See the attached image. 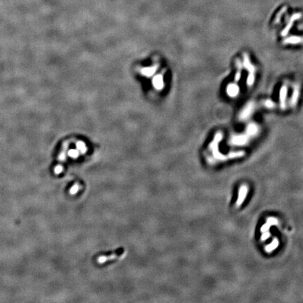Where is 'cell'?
Wrapping results in <instances>:
<instances>
[{
    "label": "cell",
    "mask_w": 303,
    "mask_h": 303,
    "mask_svg": "<svg viewBox=\"0 0 303 303\" xmlns=\"http://www.w3.org/2000/svg\"><path fill=\"white\" fill-rule=\"evenodd\" d=\"M301 16H302V14H301L300 13H295L291 17H290V21L289 22H288V25H286V27H285V29L283 30L282 32H281V35L282 36H286V35H288V32L290 31V28L292 27L293 25V23L295 21H296V20H298L300 19L301 18Z\"/></svg>",
    "instance_id": "6da1fadb"
},
{
    "label": "cell",
    "mask_w": 303,
    "mask_h": 303,
    "mask_svg": "<svg viewBox=\"0 0 303 303\" xmlns=\"http://www.w3.org/2000/svg\"><path fill=\"white\" fill-rule=\"evenodd\" d=\"M253 110H254V104L251 103V102H250V103H248L247 105L246 106V108L244 109L243 111H242L241 114H240V119L242 120L248 119V117L252 114L253 112Z\"/></svg>",
    "instance_id": "7a4b0ae2"
},
{
    "label": "cell",
    "mask_w": 303,
    "mask_h": 303,
    "mask_svg": "<svg viewBox=\"0 0 303 303\" xmlns=\"http://www.w3.org/2000/svg\"><path fill=\"white\" fill-rule=\"evenodd\" d=\"M227 94L229 96L235 97L237 96V94L239 92V88L237 84H231L227 86Z\"/></svg>",
    "instance_id": "3957f363"
},
{
    "label": "cell",
    "mask_w": 303,
    "mask_h": 303,
    "mask_svg": "<svg viewBox=\"0 0 303 303\" xmlns=\"http://www.w3.org/2000/svg\"><path fill=\"white\" fill-rule=\"evenodd\" d=\"M244 66L250 72V74L255 73V68L250 64L249 58H248V56L246 55V54H244Z\"/></svg>",
    "instance_id": "277c9868"
},
{
    "label": "cell",
    "mask_w": 303,
    "mask_h": 303,
    "mask_svg": "<svg viewBox=\"0 0 303 303\" xmlns=\"http://www.w3.org/2000/svg\"><path fill=\"white\" fill-rule=\"evenodd\" d=\"M286 94H287V87L286 86H283L280 91V100L281 102V107L282 109L285 108V100H286Z\"/></svg>",
    "instance_id": "5b68a950"
},
{
    "label": "cell",
    "mask_w": 303,
    "mask_h": 303,
    "mask_svg": "<svg viewBox=\"0 0 303 303\" xmlns=\"http://www.w3.org/2000/svg\"><path fill=\"white\" fill-rule=\"evenodd\" d=\"M284 44H299V43H303V38L300 37H296V36H294V37H290L289 38H287L284 41Z\"/></svg>",
    "instance_id": "8992f818"
},
{
    "label": "cell",
    "mask_w": 303,
    "mask_h": 303,
    "mask_svg": "<svg viewBox=\"0 0 303 303\" xmlns=\"http://www.w3.org/2000/svg\"><path fill=\"white\" fill-rule=\"evenodd\" d=\"M247 129H248L247 131H248V134L250 135V136H252V135H254V134H255V133H257L258 128L257 125H255L254 124H251L248 126Z\"/></svg>",
    "instance_id": "52a82bcc"
},
{
    "label": "cell",
    "mask_w": 303,
    "mask_h": 303,
    "mask_svg": "<svg viewBox=\"0 0 303 303\" xmlns=\"http://www.w3.org/2000/svg\"><path fill=\"white\" fill-rule=\"evenodd\" d=\"M298 96H299V88L296 86V87L295 88V90L293 91V94L291 99V104L293 105H295L296 104L297 100H298Z\"/></svg>",
    "instance_id": "ba28073f"
},
{
    "label": "cell",
    "mask_w": 303,
    "mask_h": 303,
    "mask_svg": "<svg viewBox=\"0 0 303 303\" xmlns=\"http://www.w3.org/2000/svg\"><path fill=\"white\" fill-rule=\"evenodd\" d=\"M286 10H287V7H284L282 8V9L281 10V11L278 12V13L277 14V16H276V19H275V23H279L280 20H281V16L283 14H284L285 12L286 11Z\"/></svg>",
    "instance_id": "9c48e42d"
},
{
    "label": "cell",
    "mask_w": 303,
    "mask_h": 303,
    "mask_svg": "<svg viewBox=\"0 0 303 303\" xmlns=\"http://www.w3.org/2000/svg\"><path fill=\"white\" fill-rule=\"evenodd\" d=\"M254 80H255V76H254V74H250L248 76L247 79V84L248 86H251L253 84Z\"/></svg>",
    "instance_id": "30bf717a"
},
{
    "label": "cell",
    "mask_w": 303,
    "mask_h": 303,
    "mask_svg": "<svg viewBox=\"0 0 303 303\" xmlns=\"http://www.w3.org/2000/svg\"><path fill=\"white\" fill-rule=\"evenodd\" d=\"M264 105H265L267 108H273L274 106V104L272 101L267 100L264 102Z\"/></svg>",
    "instance_id": "8fae6325"
},
{
    "label": "cell",
    "mask_w": 303,
    "mask_h": 303,
    "mask_svg": "<svg viewBox=\"0 0 303 303\" xmlns=\"http://www.w3.org/2000/svg\"><path fill=\"white\" fill-rule=\"evenodd\" d=\"M68 154H69L70 157H74V158H75V157L78 156V152H77V151H76V150H70L69 152V153H68Z\"/></svg>",
    "instance_id": "7c38bea8"
},
{
    "label": "cell",
    "mask_w": 303,
    "mask_h": 303,
    "mask_svg": "<svg viewBox=\"0 0 303 303\" xmlns=\"http://www.w3.org/2000/svg\"><path fill=\"white\" fill-rule=\"evenodd\" d=\"M62 171V167L61 166H57L54 169V172H55L56 174H59Z\"/></svg>",
    "instance_id": "4fadbf2b"
},
{
    "label": "cell",
    "mask_w": 303,
    "mask_h": 303,
    "mask_svg": "<svg viewBox=\"0 0 303 303\" xmlns=\"http://www.w3.org/2000/svg\"><path fill=\"white\" fill-rule=\"evenodd\" d=\"M78 189L79 187L77 185H74V186H73L71 189H70V193L72 194V195H74V194L76 193V192L78 191Z\"/></svg>",
    "instance_id": "5bb4252c"
},
{
    "label": "cell",
    "mask_w": 303,
    "mask_h": 303,
    "mask_svg": "<svg viewBox=\"0 0 303 303\" xmlns=\"http://www.w3.org/2000/svg\"><path fill=\"white\" fill-rule=\"evenodd\" d=\"M241 72L239 71V72H237V74H236V75H235V79H235L236 82H238V81H239L240 78H241Z\"/></svg>",
    "instance_id": "9a60e30c"
}]
</instances>
